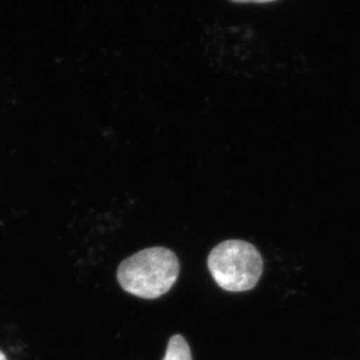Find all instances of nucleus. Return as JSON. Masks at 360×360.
Segmentation results:
<instances>
[{
	"mask_svg": "<svg viewBox=\"0 0 360 360\" xmlns=\"http://www.w3.org/2000/svg\"><path fill=\"white\" fill-rule=\"evenodd\" d=\"M207 266L215 283L229 292L252 290L264 271L260 252L243 240H226L208 255Z\"/></svg>",
	"mask_w": 360,
	"mask_h": 360,
	"instance_id": "f03ea898",
	"label": "nucleus"
},
{
	"mask_svg": "<svg viewBox=\"0 0 360 360\" xmlns=\"http://www.w3.org/2000/svg\"><path fill=\"white\" fill-rule=\"evenodd\" d=\"M231 1H234V3H255V4H264V3H271V1H276V0H231Z\"/></svg>",
	"mask_w": 360,
	"mask_h": 360,
	"instance_id": "20e7f679",
	"label": "nucleus"
},
{
	"mask_svg": "<svg viewBox=\"0 0 360 360\" xmlns=\"http://www.w3.org/2000/svg\"><path fill=\"white\" fill-rule=\"evenodd\" d=\"M163 360H193L190 345L181 335L171 337L167 344V354Z\"/></svg>",
	"mask_w": 360,
	"mask_h": 360,
	"instance_id": "7ed1b4c3",
	"label": "nucleus"
},
{
	"mask_svg": "<svg viewBox=\"0 0 360 360\" xmlns=\"http://www.w3.org/2000/svg\"><path fill=\"white\" fill-rule=\"evenodd\" d=\"M0 360H7L6 356L3 354V351H0Z\"/></svg>",
	"mask_w": 360,
	"mask_h": 360,
	"instance_id": "39448f33",
	"label": "nucleus"
},
{
	"mask_svg": "<svg viewBox=\"0 0 360 360\" xmlns=\"http://www.w3.org/2000/svg\"><path fill=\"white\" fill-rule=\"evenodd\" d=\"M179 270V261L172 250L165 247H150L120 264L117 280L129 294L155 300L174 287Z\"/></svg>",
	"mask_w": 360,
	"mask_h": 360,
	"instance_id": "f257e3e1",
	"label": "nucleus"
}]
</instances>
